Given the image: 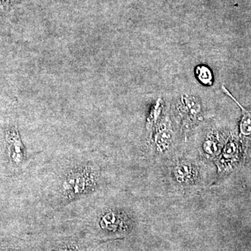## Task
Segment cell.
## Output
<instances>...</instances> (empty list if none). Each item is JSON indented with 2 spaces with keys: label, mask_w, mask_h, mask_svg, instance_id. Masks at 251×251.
<instances>
[{
  "label": "cell",
  "mask_w": 251,
  "mask_h": 251,
  "mask_svg": "<svg viewBox=\"0 0 251 251\" xmlns=\"http://www.w3.org/2000/svg\"><path fill=\"white\" fill-rule=\"evenodd\" d=\"M5 141L10 162L15 166H22L26 158L25 148L16 126L9 127L6 130Z\"/></svg>",
  "instance_id": "7a4b0ae2"
},
{
  "label": "cell",
  "mask_w": 251,
  "mask_h": 251,
  "mask_svg": "<svg viewBox=\"0 0 251 251\" xmlns=\"http://www.w3.org/2000/svg\"><path fill=\"white\" fill-rule=\"evenodd\" d=\"M173 140V130L167 126L166 125H162L157 131L155 137V143L158 151H166L169 148Z\"/></svg>",
  "instance_id": "277c9868"
},
{
  "label": "cell",
  "mask_w": 251,
  "mask_h": 251,
  "mask_svg": "<svg viewBox=\"0 0 251 251\" xmlns=\"http://www.w3.org/2000/svg\"><path fill=\"white\" fill-rule=\"evenodd\" d=\"M175 175L179 182H186L191 179L193 176V168L191 165L186 163H181L176 167Z\"/></svg>",
  "instance_id": "52a82bcc"
},
{
  "label": "cell",
  "mask_w": 251,
  "mask_h": 251,
  "mask_svg": "<svg viewBox=\"0 0 251 251\" xmlns=\"http://www.w3.org/2000/svg\"><path fill=\"white\" fill-rule=\"evenodd\" d=\"M14 251L9 250V251Z\"/></svg>",
  "instance_id": "30bf717a"
},
{
  "label": "cell",
  "mask_w": 251,
  "mask_h": 251,
  "mask_svg": "<svg viewBox=\"0 0 251 251\" xmlns=\"http://www.w3.org/2000/svg\"><path fill=\"white\" fill-rule=\"evenodd\" d=\"M181 110H184L185 114L191 120H196L201 115L202 111L201 102L193 96L185 94L181 99Z\"/></svg>",
  "instance_id": "3957f363"
},
{
  "label": "cell",
  "mask_w": 251,
  "mask_h": 251,
  "mask_svg": "<svg viewBox=\"0 0 251 251\" xmlns=\"http://www.w3.org/2000/svg\"><path fill=\"white\" fill-rule=\"evenodd\" d=\"M124 222L123 216L120 213L115 211H108L104 213L100 221V225L103 228L116 229Z\"/></svg>",
  "instance_id": "5b68a950"
},
{
  "label": "cell",
  "mask_w": 251,
  "mask_h": 251,
  "mask_svg": "<svg viewBox=\"0 0 251 251\" xmlns=\"http://www.w3.org/2000/svg\"><path fill=\"white\" fill-rule=\"evenodd\" d=\"M196 75L198 80L204 85H211L213 84V74L207 66H198L196 69Z\"/></svg>",
  "instance_id": "ba28073f"
},
{
  "label": "cell",
  "mask_w": 251,
  "mask_h": 251,
  "mask_svg": "<svg viewBox=\"0 0 251 251\" xmlns=\"http://www.w3.org/2000/svg\"><path fill=\"white\" fill-rule=\"evenodd\" d=\"M99 173L90 163H80L64 171L58 181V192L70 201L94 192L98 184Z\"/></svg>",
  "instance_id": "6da1fadb"
},
{
  "label": "cell",
  "mask_w": 251,
  "mask_h": 251,
  "mask_svg": "<svg viewBox=\"0 0 251 251\" xmlns=\"http://www.w3.org/2000/svg\"><path fill=\"white\" fill-rule=\"evenodd\" d=\"M223 90L226 92L229 97L233 99L234 101L236 102L242 109L243 111V118L242 122H241L240 125V130L242 134L244 135H251V112H249V110H246L245 108H243L242 105H240L235 99L232 97V94L229 93L228 91L226 90V87L224 86L222 87Z\"/></svg>",
  "instance_id": "8992f818"
},
{
  "label": "cell",
  "mask_w": 251,
  "mask_h": 251,
  "mask_svg": "<svg viewBox=\"0 0 251 251\" xmlns=\"http://www.w3.org/2000/svg\"><path fill=\"white\" fill-rule=\"evenodd\" d=\"M204 148L205 152L211 155H214V153H216L218 149H219L217 147V144L212 139L206 140L205 143H204Z\"/></svg>",
  "instance_id": "9c48e42d"
}]
</instances>
